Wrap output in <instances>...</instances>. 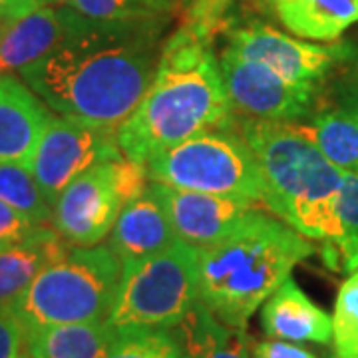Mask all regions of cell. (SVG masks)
<instances>
[{
  "mask_svg": "<svg viewBox=\"0 0 358 358\" xmlns=\"http://www.w3.org/2000/svg\"><path fill=\"white\" fill-rule=\"evenodd\" d=\"M159 54L157 14L98 24L74 13L66 38L20 78L56 115L117 128L150 88Z\"/></svg>",
  "mask_w": 358,
  "mask_h": 358,
  "instance_id": "obj_1",
  "label": "cell"
},
{
  "mask_svg": "<svg viewBox=\"0 0 358 358\" xmlns=\"http://www.w3.org/2000/svg\"><path fill=\"white\" fill-rule=\"evenodd\" d=\"M221 128H233V106L219 60L211 42L181 26L162 46L150 88L117 126L120 150L148 164L167 148Z\"/></svg>",
  "mask_w": 358,
  "mask_h": 358,
  "instance_id": "obj_2",
  "label": "cell"
},
{
  "mask_svg": "<svg viewBox=\"0 0 358 358\" xmlns=\"http://www.w3.org/2000/svg\"><path fill=\"white\" fill-rule=\"evenodd\" d=\"M241 136L263 169L268 211L303 237L324 243V263L341 268L348 243L338 211L343 171L289 122L245 120Z\"/></svg>",
  "mask_w": 358,
  "mask_h": 358,
  "instance_id": "obj_3",
  "label": "cell"
},
{
  "mask_svg": "<svg viewBox=\"0 0 358 358\" xmlns=\"http://www.w3.org/2000/svg\"><path fill=\"white\" fill-rule=\"evenodd\" d=\"M315 253L310 239L257 209L229 235L199 249V301L225 324L247 331L291 271Z\"/></svg>",
  "mask_w": 358,
  "mask_h": 358,
  "instance_id": "obj_4",
  "label": "cell"
},
{
  "mask_svg": "<svg viewBox=\"0 0 358 358\" xmlns=\"http://www.w3.org/2000/svg\"><path fill=\"white\" fill-rule=\"evenodd\" d=\"M122 263L108 245L72 247L44 268L10 307L22 331L106 320L114 305Z\"/></svg>",
  "mask_w": 358,
  "mask_h": 358,
  "instance_id": "obj_5",
  "label": "cell"
},
{
  "mask_svg": "<svg viewBox=\"0 0 358 358\" xmlns=\"http://www.w3.org/2000/svg\"><path fill=\"white\" fill-rule=\"evenodd\" d=\"M199 249L176 239L167 249L122 265L112 329H173L199 301Z\"/></svg>",
  "mask_w": 358,
  "mask_h": 358,
  "instance_id": "obj_6",
  "label": "cell"
},
{
  "mask_svg": "<svg viewBox=\"0 0 358 358\" xmlns=\"http://www.w3.org/2000/svg\"><path fill=\"white\" fill-rule=\"evenodd\" d=\"M145 166L150 181L176 189L237 195L263 205L267 199V181L253 150L231 128L193 136L150 157Z\"/></svg>",
  "mask_w": 358,
  "mask_h": 358,
  "instance_id": "obj_7",
  "label": "cell"
},
{
  "mask_svg": "<svg viewBox=\"0 0 358 358\" xmlns=\"http://www.w3.org/2000/svg\"><path fill=\"white\" fill-rule=\"evenodd\" d=\"M117 128L92 126L52 115L40 136L28 169L40 192L54 207L66 187L92 167L120 157Z\"/></svg>",
  "mask_w": 358,
  "mask_h": 358,
  "instance_id": "obj_8",
  "label": "cell"
},
{
  "mask_svg": "<svg viewBox=\"0 0 358 358\" xmlns=\"http://www.w3.org/2000/svg\"><path fill=\"white\" fill-rule=\"evenodd\" d=\"M221 76L233 110L259 122H299L313 114L317 86H301L273 72L268 66L225 48Z\"/></svg>",
  "mask_w": 358,
  "mask_h": 358,
  "instance_id": "obj_9",
  "label": "cell"
},
{
  "mask_svg": "<svg viewBox=\"0 0 358 358\" xmlns=\"http://www.w3.org/2000/svg\"><path fill=\"white\" fill-rule=\"evenodd\" d=\"M227 48L239 56L268 66L285 80L301 86H317L322 78L348 60L346 44H317L296 40L265 24H251L229 32Z\"/></svg>",
  "mask_w": 358,
  "mask_h": 358,
  "instance_id": "obj_10",
  "label": "cell"
},
{
  "mask_svg": "<svg viewBox=\"0 0 358 358\" xmlns=\"http://www.w3.org/2000/svg\"><path fill=\"white\" fill-rule=\"evenodd\" d=\"M122 203L112 179L110 162L76 178L52 207V227L72 247H94L114 229Z\"/></svg>",
  "mask_w": 358,
  "mask_h": 358,
  "instance_id": "obj_11",
  "label": "cell"
},
{
  "mask_svg": "<svg viewBox=\"0 0 358 358\" xmlns=\"http://www.w3.org/2000/svg\"><path fill=\"white\" fill-rule=\"evenodd\" d=\"M152 189L164 205L176 235L197 249L223 239L245 217L261 209V201L237 195L185 192L154 181Z\"/></svg>",
  "mask_w": 358,
  "mask_h": 358,
  "instance_id": "obj_12",
  "label": "cell"
},
{
  "mask_svg": "<svg viewBox=\"0 0 358 358\" xmlns=\"http://www.w3.org/2000/svg\"><path fill=\"white\" fill-rule=\"evenodd\" d=\"M52 115L22 78L0 76V164L16 162L28 167Z\"/></svg>",
  "mask_w": 358,
  "mask_h": 358,
  "instance_id": "obj_13",
  "label": "cell"
},
{
  "mask_svg": "<svg viewBox=\"0 0 358 358\" xmlns=\"http://www.w3.org/2000/svg\"><path fill=\"white\" fill-rule=\"evenodd\" d=\"M74 13L68 6H40L24 18L10 22L0 34V76L20 74L38 62L66 38Z\"/></svg>",
  "mask_w": 358,
  "mask_h": 358,
  "instance_id": "obj_14",
  "label": "cell"
},
{
  "mask_svg": "<svg viewBox=\"0 0 358 358\" xmlns=\"http://www.w3.org/2000/svg\"><path fill=\"white\" fill-rule=\"evenodd\" d=\"M261 327L268 338L287 343H333V319L308 299L293 277L261 307Z\"/></svg>",
  "mask_w": 358,
  "mask_h": 358,
  "instance_id": "obj_15",
  "label": "cell"
},
{
  "mask_svg": "<svg viewBox=\"0 0 358 358\" xmlns=\"http://www.w3.org/2000/svg\"><path fill=\"white\" fill-rule=\"evenodd\" d=\"M176 239L179 237L166 209L150 185V189L140 199L120 211L114 229L110 233L108 247L114 251L120 263L126 265L164 251Z\"/></svg>",
  "mask_w": 358,
  "mask_h": 358,
  "instance_id": "obj_16",
  "label": "cell"
},
{
  "mask_svg": "<svg viewBox=\"0 0 358 358\" xmlns=\"http://www.w3.org/2000/svg\"><path fill=\"white\" fill-rule=\"evenodd\" d=\"M72 245L50 225L0 249V308L13 307L44 268L62 261Z\"/></svg>",
  "mask_w": 358,
  "mask_h": 358,
  "instance_id": "obj_17",
  "label": "cell"
},
{
  "mask_svg": "<svg viewBox=\"0 0 358 358\" xmlns=\"http://www.w3.org/2000/svg\"><path fill=\"white\" fill-rule=\"evenodd\" d=\"M183 358H253V338L245 329L219 320L201 301L171 329Z\"/></svg>",
  "mask_w": 358,
  "mask_h": 358,
  "instance_id": "obj_18",
  "label": "cell"
},
{
  "mask_svg": "<svg viewBox=\"0 0 358 358\" xmlns=\"http://www.w3.org/2000/svg\"><path fill=\"white\" fill-rule=\"evenodd\" d=\"M114 336L106 320L54 324L26 333L24 350L30 358H103Z\"/></svg>",
  "mask_w": 358,
  "mask_h": 358,
  "instance_id": "obj_19",
  "label": "cell"
},
{
  "mask_svg": "<svg viewBox=\"0 0 358 358\" xmlns=\"http://www.w3.org/2000/svg\"><path fill=\"white\" fill-rule=\"evenodd\" d=\"M285 28L299 38L333 42L358 22V0H285L275 4Z\"/></svg>",
  "mask_w": 358,
  "mask_h": 358,
  "instance_id": "obj_20",
  "label": "cell"
},
{
  "mask_svg": "<svg viewBox=\"0 0 358 358\" xmlns=\"http://www.w3.org/2000/svg\"><path fill=\"white\" fill-rule=\"evenodd\" d=\"M307 122H289L303 138L317 145L333 166L358 176V122L345 108H327L307 115Z\"/></svg>",
  "mask_w": 358,
  "mask_h": 358,
  "instance_id": "obj_21",
  "label": "cell"
},
{
  "mask_svg": "<svg viewBox=\"0 0 358 358\" xmlns=\"http://www.w3.org/2000/svg\"><path fill=\"white\" fill-rule=\"evenodd\" d=\"M0 199L13 205L36 225L52 223V207L40 192L30 169L16 162L0 164Z\"/></svg>",
  "mask_w": 358,
  "mask_h": 358,
  "instance_id": "obj_22",
  "label": "cell"
},
{
  "mask_svg": "<svg viewBox=\"0 0 358 358\" xmlns=\"http://www.w3.org/2000/svg\"><path fill=\"white\" fill-rule=\"evenodd\" d=\"M103 358H183L171 329H115Z\"/></svg>",
  "mask_w": 358,
  "mask_h": 358,
  "instance_id": "obj_23",
  "label": "cell"
},
{
  "mask_svg": "<svg viewBox=\"0 0 358 358\" xmlns=\"http://www.w3.org/2000/svg\"><path fill=\"white\" fill-rule=\"evenodd\" d=\"M334 358H358V268L341 285L333 313Z\"/></svg>",
  "mask_w": 358,
  "mask_h": 358,
  "instance_id": "obj_24",
  "label": "cell"
},
{
  "mask_svg": "<svg viewBox=\"0 0 358 358\" xmlns=\"http://www.w3.org/2000/svg\"><path fill=\"white\" fill-rule=\"evenodd\" d=\"M62 6H68L80 18L108 24V22H129L155 16L145 0H64Z\"/></svg>",
  "mask_w": 358,
  "mask_h": 358,
  "instance_id": "obj_25",
  "label": "cell"
},
{
  "mask_svg": "<svg viewBox=\"0 0 358 358\" xmlns=\"http://www.w3.org/2000/svg\"><path fill=\"white\" fill-rule=\"evenodd\" d=\"M110 169H112V179H114L115 193L122 203V209L126 205L134 203L136 199H140L152 185L148 166L141 162H136V159H129L126 155L112 159Z\"/></svg>",
  "mask_w": 358,
  "mask_h": 358,
  "instance_id": "obj_26",
  "label": "cell"
},
{
  "mask_svg": "<svg viewBox=\"0 0 358 358\" xmlns=\"http://www.w3.org/2000/svg\"><path fill=\"white\" fill-rule=\"evenodd\" d=\"M231 4L233 0H193L183 26L193 30L199 38L213 44V38L223 28Z\"/></svg>",
  "mask_w": 358,
  "mask_h": 358,
  "instance_id": "obj_27",
  "label": "cell"
},
{
  "mask_svg": "<svg viewBox=\"0 0 358 358\" xmlns=\"http://www.w3.org/2000/svg\"><path fill=\"white\" fill-rule=\"evenodd\" d=\"M38 227L40 225H36L32 219L0 199V249L22 241Z\"/></svg>",
  "mask_w": 358,
  "mask_h": 358,
  "instance_id": "obj_28",
  "label": "cell"
},
{
  "mask_svg": "<svg viewBox=\"0 0 358 358\" xmlns=\"http://www.w3.org/2000/svg\"><path fill=\"white\" fill-rule=\"evenodd\" d=\"M24 331L8 308H0V358H20Z\"/></svg>",
  "mask_w": 358,
  "mask_h": 358,
  "instance_id": "obj_29",
  "label": "cell"
},
{
  "mask_svg": "<svg viewBox=\"0 0 358 358\" xmlns=\"http://www.w3.org/2000/svg\"><path fill=\"white\" fill-rule=\"evenodd\" d=\"M253 358H317L305 346L267 338L253 346Z\"/></svg>",
  "mask_w": 358,
  "mask_h": 358,
  "instance_id": "obj_30",
  "label": "cell"
},
{
  "mask_svg": "<svg viewBox=\"0 0 358 358\" xmlns=\"http://www.w3.org/2000/svg\"><path fill=\"white\" fill-rule=\"evenodd\" d=\"M42 6L40 0H0V20L16 22Z\"/></svg>",
  "mask_w": 358,
  "mask_h": 358,
  "instance_id": "obj_31",
  "label": "cell"
},
{
  "mask_svg": "<svg viewBox=\"0 0 358 358\" xmlns=\"http://www.w3.org/2000/svg\"><path fill=\"white\" fill-rule=\"evenodd\" d=\"M338 106L345 108L348 114H352V117L358 122V86H346L341 92Z\"/></svg>",
  "mask_w": 358,
  "mask_h": 358,
  "instance_id": "obj_32",
  "label": "cell"
},
{
  "mask_svg": "<svg viewBox=\"0 0 358 358\" xmlns=\"http://www.w3.org/2000/svg\"><path fill=\"white\" fill-rule=\"evenodd\" d=\"M183 2H187V0H145V4H148V6L157 14L169 13V10H173V8L181 6Z\"/></svg>",
  "mask_w": 358,
  "mask_h": 358,
  "instance_id": "obj_33",
  "label": "cell"
},
{
  "mask_svg": "<svg viewBox=\"0 0 358 358\" xmlns=\"http://www.w3.org/2000/svg\"><path fill=\"white\" fill-rule=\"evenodd\" d=\"M42 2V6H60L64 0H40Z\"/></svg>",
  "mask_w": 358,
  "mask_h": 358,
  "instance_id": "obj_34",
  "label": "cell"
},
{
  "mask_svg": "<svg viewBox=\"0 0 358 358\" xmlns=\"http://www.w3.org/2000/svg\"><path fill=\"white\" fill-rule=\"evenodd\" d=\"M8 24H10V22H4V20H0V34L4 32V28H6Z\"/></svg>",
  "mask_w": 358,
  "mask_h": 358,
  "instance_id": "obj_35",
  "label": "cell"
},
{
  "mask_svg": "<svg viewBox=\"0 0 358 358\" xmlns=\"http://www.w3.org/2000/svg\"><path fill=\"white\" fill-rule=\"evenodd\" d=\"M20 358H30V357H28V352H26V350H22V355H20Z\"/></svg>",
  "mask_w": 358,
  "mask_h": 358,
  "instance_id": "obj_36",
  "label": "cell"
}]
</instances>
